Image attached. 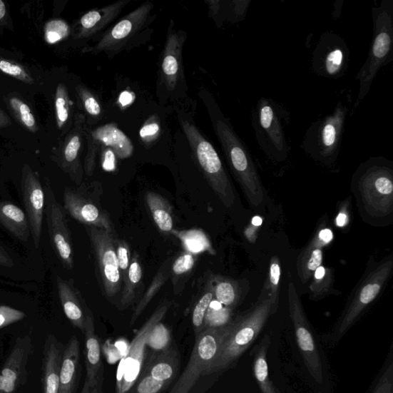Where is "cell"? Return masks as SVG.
<instances>
[{
	"instance_id": "1",
	"label": "cell",
	"mask_w": 393,
	"mask_h": 393,
	"mask_svg": "<svg viewBox=\"0 0 393 393\" xmlns=\"http://www.w3.org/2000/svg\"><path fill=\"white\" fill-rule=\"evenodd\" d=\"M208 100L207 106L215 133L228 165L250 203L257 207L264 200V191L253 158L213 98H208Z\"/></svg>"
},
{
	"instance_id": "2",
	"label": "cell",
	"mask_w": 393,
	"mask_h": 393,
	"mask_svg": "<svg viewBox=\"0 0 393 393\" xmlns=\"http://www.w3.org/2000/svg\"><path fill=\"white\" fill-rule=\"evenodd\" d=\"M179 125L185 135L191 153L201 173L223 203L233 206L235 195L223 161L214 146L201 133L193 114L185 109L177 110Z\"/></svg>"
},
{
	"instance_id": "3",
	"label": "cell",
	"mask_w": 393,
	"mask_h": 393,
	"mask_svg": "<svg viewBox=\"0 0 393 393\" xmlns=\"http://www.w3.org/2000/svg\"><path fill=\"white\" fill-rule=\"evenodd\" d=\"M372 16L374 36L367 59L357 76L359 87L356 107L369 93L379 70L393 58V0H382L372 8Z\"/></svg>"
},
{
	"instance_id": "4",
	"label": "cell",
	"mask_w": 393,
	"mask_h": 393,
	"mask_svg": "<svg viewBox=\"0 0 393 393\" xmlns=\"http://www.w3.org/2000/svg\"><path fill=\"white\" fill-rule=\"evenodd\" d=\"M275 310V305L268 298L260 301L247 314L235 320L218 359L205 375L224 371L233 365L253 344Z\"/></svg>"
},
{
	"instance_id": "5",
	"label": "cell",
	"mask_w": 393,
	"mask_h": 393,
	"mask_svg": "<svg viewBox=\"0 0 393 393\" xmlns=\"http://www.w3.org/2000/svg\"><path fill=\"white\" fill-rule=\"evenodd\" d=\"M187 38V33L176 29L170 20L160 58L158 96L161 100L176 99L186 94L183 50Z\"/></svg>"
},
{
	"instance_id": "6",
	"label": "cell",
	"mask_w": 393,
	"mask_h": 393,
	"mask_svg": "<svg viewBox=\"0 0 393 393\" xmlns=\"http://www.w3.org/2000/svg\"><path fill=\"white\" fill-rule=\"evenodd\" d=\"M233 327L229 325L216 328H207L195 337V344L188 364L169 393H189L196 382L218 359L221 347Z\"/></svg>"
},
{
	"instance_id": "7",
	"label": "cell",
	"mask_w": 393,
	"mask_h": 393,
	"mask_svg": "<svg viewBox=\"0 0 393 393\" xmlns=\"http://www.w3.org/2000/svg\"><path fill=\"white\" fill-rule=\"evenodd\" d=\"M153 2L143 4L106 30L98 37L97 44L87 51L96 55L103 53L110 58L123 52L153 24Z\"/></svg>"
},
{
	"instance_id": "8",
	"label": "cell",
	"mask_w": 393,
	"mask_h": 393,
	"mask_svg": "<svg viewBox=\"0 0 393 393\" xmlns=\"http://www.w3.org/2000/svg\"><path fill=\"white\" fill-rule=\"evenodd\" d=\"M103 188L98 181L64 190V209L79 223L115 233V226L103 205Z\"/></svg>"
},
{
	"instance_id": "9",
	"label": "cell",
	"mask_w": 393,
	"mask_h": 393,
	"mask_svg": "<svg viewBox=\"0 0 393 393\" xmlns=\"http://www.w3.org/2000/svg\"><path fill=\"white\" fill-rule=\"evenodd\" d=\"M286 111L273 99L262 98L252 114V125L260 148L269 156L287 157L289 146L283 119Z\"/></svg>"
},
{
	"instance_id": "10",
	"label": "cell",
	"mask_w": 393,
	"mask_h": 393,
	"mask_svg": "<svg viewBox=\"0 0 393 393\" xmlns=\"http://www.w3.org/2000/svg\"><path fill=\"white\" fill-rule=\"evenodd\" d=\"M348 112V106L340 103L334 112L312 124L302 143L303 148L321 159L337 155L344 136Z\"/></svg>"
},
{
	"instance_id": "11",
	"label": "cell",
	"mask_w": 393,
	"mask_h": 393,
	"mask_svg": "<svg viewBox=\"0 0 393 393\" xmlns=\"http://www.w3.org/2000/svg\"><path fill=\"white\" fill-rule=\"evenodd\" d=\"M170 305V302L164 300L138 331L128 349L127 354L118 365L116 393H128L134 387L145 365L147 340L154 327L164 319Z\"/></svg>"
},
{
	"instance_id": "12",
	"label": "cell",
	"mask_w": 393,
	"mask_h": 393,
	"mask_svg": "<svg viewBox=\"0 0 393 393\" xmlns=\"http://www.w3.org/2000/svg\"><path fill=\"white\" fill-rule=\"evenodd\" d=\"M86 230L96 258L104 295L108 299L114 298L123 286L116 257V231L111 233L88 226H86Z\"/></svg>"
},
{
	"instance_id": "13",
	"label": "cell",
	"mask_w": 393,
	"mask_h": 393,
	"mask_svg": "<svg viewBox=\"0 0 393 393\" xmlns=\"http://www.w3.org/2000/svg\"><path fill=\"white\" fill-rule=\"evenodd\" d=\"M288 300L290 315L293 322L301 355L311 377L318 384H322L325 380V374L320 350L302 307L296 288L292 282L288 288Z\"/></svg>"
},
{
	"instance_id": "14",
	"label": "cell",
	"mask_w": 393,
	"mask_h": 393,
	"mask_svg": "<svg viewBox=\"0 0 393 393\" xmlns=\"http://www.w3.org/2000/svg\"><path fill=\"white\" fill-rule=\"evenodd\" d=\"M371 163L360 177L359 188L367 210L381 216L389 213L392 207V171L374 160Z\"/></svg>"
},
{
	"instance_id": "15",
	"label": "cell",
	"mask_w": 393,
	"mask_h": 393,
	"mask_svg": "<svg viewBox=\"0 0 393 393\" xmlns=\"http://www.w3.org/2000/svg\"><path fill=\"white\" fill-rule=\"evenodd\" d=\"M45 213L50 242L56 255L63 267L73 270L74 266L73 247L71 233L64 208L58 203L51 186L48 183L44 188Z\"/></svg>"
},
{
	"instance_id": "16",
	"label": "cell",
	"mask_w": 393,
	"mask_h": 393,
	"mask_svg": "<svg viewBox=\"0 0 393 393\" xmlns=\"http://www.w3.org/2000/svg\"><path fill=\"white\" fill-rule=\"evenodd\" d=\"M392 269V261L382 264L371 275L359 289L357 294L340 318L331 337V342H337L354 324L362 311L378 296Z\"/></svg>"
},
{
	"instance_id": "17",
	"label": "cell",
	"mask_w": 393,
	"mask_h": 393,
	"mask_svg": "<svg viewBox=\"0 0 393 393\" xmlns=\"http://www.w3.org/2000/svg\"><path fill=\"white\" fill-rule=\"evenodd\" d=\"M88 153L85 158L84 170L92 176L96 166V157L101 147L112 148L117 158L126 159L133 155L132 141L114 123L101 126L93 130H86Z\"/></svg>"
},
{
	"instance_id": "18",
	"label": "cell",
	"mask_w": 393,
	"mask_h": 393,
	"mask_svg": "<svg viewBox=\"0 0 393 393\" xmlns=\"http://www.w3.org/2000/svg\"><path fill=\"white\" fill-rule=\"evenodd\" d=\"M349 50L335 34L322 35L313 54V69L320 76L338 78L344 76L349 64Z\"/></svg>"
},
{
	"instance_id": "19",
	"label": "cell",
	"mask_w": 393,
	"mask_h": 393,
	"mask_svg": "<svg viewBox=\"0 0 393 393\" xmlns=\"http://www.w3.org/2000/svg\"><path fill=\"white\" fill-rule=\"evenodd\" d=\"M21 191L30 233L35 247L38 249L45 213V191L37 174L27 165L23 168Z\"/></svg>"
},
{
	"instance_id": "20",
	"label": "cell",
	"mask_w": 393,
	"mask_h": 393,
	"mask_svg": "<svg viewBox=\"0 0 393 393\" xmlns=\"http://www.w3.org/2000/svg\"><path fill=\"white\" fill-rule=\"evenodd\" d=\"M33 352L30 337H19L0 371V393H15L27 375L28 361Z\"/></svg>"
},
{
	"instance_id": "21",
	"label": "cell",
	"mask_w": 393,
	"mask_h": 393,
	"mask_svg": "<svg viewBox=\"0 0 393 393\" xmlns=\"http://www.w3.org/2000/svg\"><path fill=\"white\" fill-rule=\"evenodd\" d=\"M86 337V382L92 390L103 392L104 366L100 340L96 332L92 311L87 315L84 330Z\"/></svg>"
},
{
	"instance_id": "22",
	"label": "cell",
	"mask_w": 393,
	"mask_h": 393,
	"mask_svg": "<svg viewBox=\"0 0 393 393\" xmlns=\"http://www.w3.org/2000/svg\"><path fill=\"white\" fill-rule=\"evenodd\" d=\"M75 128L66 143L63 156L59 161L60 167L66 173L76 185L83 183V168L81 163L80 153L83 149V133L86 118L83 115L76 118Z\"/></svg>"
},
{
	"instance_id": "23",
	"label": "cell",
	"mask_w": 393,
	"mask_h": 393,
	"mask_svg": "<svg viewBox=\"0 0 393 393\" xmlns=\"http://www.w3.org/2000/svg\"><path fill=\"white\" fill-rule=\"evenodd\" d=\"M130 2L131 0H119L105 7L91 10L80 19L78 37L88 39L102 35Z\"/></svg>"
},
{
	"instance_id": "24",
	"label": "cell",
	"mask_w": 393,
	"mask_h": 393,
	"mask_svg": "<svg viewBox=\"0 0 393 393\" xmlns=\"http://www.w3.org/2000/svg\"><path fill=\"white\" fill-rule=\"evenodd\" d=\"M56 282L59 300L66 317L75 327L83 332L90 310L73 280L57 277Z\"/></svg>"
},
{
	"instance_id": "25",
	"label": "cell",
	"mask_w": 393,
	"mask_h": 393,
	"mask_svg": "<svg viewBox=\"0 0 393 393\" xmlns=\"http://www.w3.org/2000/svg\"><path fill=\"white\" fill-rule=\"evenodd\" d=\"M180 356L176 344H171L167 349L154 352L144 365L142 372L154 379L170 385L178 374Z\"/></svg>"
},
{
	"instance_id": "26",
	"label": "cell",
	"mask_w": 393,
	"mask_h": 393,
	"mask_svg": "<svg viewBox=\"0 0 393 393\" xmlns=\"http://www.w3.org/2000/svg\"><path fill=\"white\" fill-rule=\"evenodd\" d=\"M63 352L62 345L53 335H49L45 342L43 360V393H58L60 369H61Z\"/></svg>"
},
{
	"instance_id": "27",
	"label": "cell",
	"mask_w": 393,
	"mask_h": 393,
	"mask_svg": "<svg viewBox=\"0 0 393 393\" xmlns=\"http://www.w3.org/2000/svg\"><path fill=\"white\" fill-rule=\"evenodd\" d=\"M79 358V342L73 337L63 351L58 393H76L80 372Z\"/></svg>"
},
{
	"instance_id": "28",
	"label": "cell",
	"mask_w": 393,
	"mask_h": 393,
	"mask_svg": "<svg viewBox=\"0 0 393 393\" xmlns=\"http://www.w3.org/2000/svg\"><path fill=\"white\" fill-rule=\"evenodd\" d=\"M0 223L14 237L22 241H27L30 228L24 211L9 201L0 203Z\"/></svg>"
},
{
	"instance_id": "29",
	"label": "cell",
	"mask_w": 393,
	"mask_h": 393,
	"mask_svg": "<svg viewBox=\"0 0 393 393\" xmlns=\"http://www.w3.org/2000/svg\"><path fill=\"white\" fill-rule=\"evenodd\" d=\"M251 1H205L209 7V15L216 24L221 25L225 20L230 23H238L247 14Z\"/></svg>"
},
{
	"instance_id": "30",
	"label": "cell",
	"mask_w": 393,
	"mask_h": 393,
	"mask_svg": "<svg viewBox=\"0 0 393 393\" xmlns=\"http://www.w3.org/2000/svg\"><path fill=\"white\" fill-rule=\"evenodd\" d=\"M146 203L155 225L161 233L170 234L174 230L173 210L168 200L154 191H148Z\"/></svg>"
},
{
	"instance_id": "31",
	"label": "cell",
	"mask_w": 393,
	"mask_h": 393,
	"mask_svg": "<svg viewBox=\"0 0 393 393\" xmlns=\"http://www.w3.org/2000/svg\"><path fill=\"white\" fill-rule=\"evenodd\" d=\"M270 344V337L266 335L255 349L254 359L255 376L262 393H280L272 382L269 376L267 354Z\"/></svg>"
},
{
	"instance_id": "32",
	"label": "cell",
	"mask_w": 393,
	"mask_h": 393,
	"mask_svg": "<svg viewBox=\"0 0 393 393\" xmlns=\"http://www.w3.org/2000/svg\"><path fill=\"white\" fill-rule=\"evenodd\" d=\"M143 271L139 256L135 253L131 260L128 276L123 284L122 299L121 305L125 308L133 303L136 299L137 291L142 286Z\"/></svg>"
},
{
	"instance_id": "33",
	"label": "cell",
	"mask_w": 393,
	"mask_h": 393,
	"mask_svg": "<svg viewBox=\"0 0 393 393\" xmlns=\"http://www.w3.org/2000/svg\"><path fill=\"white\" fill-rule=\"evenodd\" d=\"M215 298L224 307L233 309L238 304L240 293L236 282L223 277L213 278Z\"/></svg>"
},
{
	"instance_id": "34",
	"label": "cell",
	"mask_w": 393,
	"mask_h": 393,
	"mask_svg": "<svg viewBox=\"0 0 393 393\" xmlns=\"http://www.w3.org/2000/svg\"><path fill=\"white\" fill-rule=\"evenodd\" d=\"M170 259L160 268L157 275L154 277L152 284L146 292V294L142 300H140L137 305L130 324L133 325L138 318L143 314L144 310L148 307L150 300L158 294V292L165 284L170 274Z\"/></svg>"
},
{
	"instance_id": "35",
	"label": "cell",
	"mask_w": 393,
	"mask_h": 393,
	"mask_svg": "<svg viewBox=\"0 0 393 393\" xmlns=\"http://www.w3.org/2000/svg\"><path fill=\"white\" fill-rule=\"evenodd\" d=\"M178 238L189 253L197 255L211 250L210 241L206 235L200 230H178L171 233Z\"/></svg>"
},
{
	"instance_id": "36",
	"label": "cell",
	"mask_w": 393,
	"mask_h": 393,
	"mask_svg": "<svg viewBox=\"0 0 393 393\" xmlns=\"http://www.w3.org/2000/svg\"><path fill=\"white\" fill-rule=\"evenodd\" d=\"M215 299L213 278L209 279L204 293L197 301L193 313V324L195 337L205 330V320L207 311Z\"/></svg>"
},
{
	"instance_id": "37",
	"label": "cell",
	"mask_w": 393,
	"mask_h": 393,
	"mask_svg": "<svg viewBox=\"0 0 393 393\" xmlns=\"http://www.w3.org/2000/svg\"><path fill=\"white\" fill-rule=\"evenodd\" d=\"M230 316V309L220 305L217 300H213L207 311L205 320V330L225 327Z\"/></svg>"
},
{
	"instance_id": "38",
	"label": "cell",
	"mask_w": 393,
	"mask_h": 393,
	"mask_svg": "<svg viewBox=\"0 0 393 393\" xmlns=\"http://www.w3.org/2000/svg\"><path fill=\"white\" fill-rule=\"evenodd\" d=\"M56 119L59 128H62L70 117V101L67 89L63 84H59L56 96Z\"/></svg>"
},
{
	"instance_id": "39",
	"label": "cell",
	"mask_w": 393,
	"mask_h": 393,
	"mask_svg": "<svg viewBox=\"0 0 393 393\" xmlns=\"http://www.w3.org/2000/svg\"><path fill=\"white\" fill-rule=\"evenodd\" d=\"M77 91L86 113L93 118H101L103 115V108L93 93L85 86L78 87Z\"/></svg>"
},
{
	"instance_id": "40",
	"label": "cell",
	"mask_w": 393,
	"mask_h": 393,
	"mask_svg": "<svg viewBox=\"0 0 393 393\" xmlns=\"http://www.w3.org/2000/svg\"><path fill=\"white\" fill-rule=\"evenodd\" d=\"M168 387L165 382L158 381L145 372H141L133 388V393H163Z\"/></svg>"
},
{
	"instance_id": "41",
	"label": "cell",
	"mask_w": 393,
	"mask_h": 393,
	"mask_svg": "<svg viewBox=\"0 0 393 393\" xmlns=\"http://www.w3.org/2000/svg\"><path fill=\"white\" fill-rule=\"evenodd\" d=\"M146 344L154 352L163 351L171 344L169 330L164 325L161 324V322L150 332Z\"/></svg>"
},
{
	"instance_id": "42",
	"label": "cell",
	"mask_w": 393,
	"mask_h": 393,
	"mask_svg": "<svg viewBox=\"0 0 393 393\" xmlns=\"http://www.w3.org/2000/svg\"><path fill=\"white\" fill-rule=\"evenodd\" d=\"M116 252L118 260V265L121 275L123 278V285L128 276V270L132 260V254H131L130 247L128 242L124 240H116Z\"/></svg>"
},
{
	"instance_id": "43",
	"label": "cell",
	"mask_w": 393,
	"mask_h": 393,
	"mask_svg": "<svg viewBox=\"0 0 393 393\" xmlns=\"http://www.w3.org/2000/svg\"><path fill=\"white\" fill-rule=\"evenodd\" d=\"M10 105L15 111V113L19 118L20 122L31 132H36L37 127L36 125V119L31 113V109L21 100L17 98L10 99Z\"/></svg>"
},
{
	"instance_id": "44",
	"label": "cell",
	"mask_w": 393,
	"mask_h": 393,
	"mask_svg": "<svg viewBox=\"0 0 393 393\" xmlns=\"http://www.w3.org/2000/svg\"><path fill=\"white\" fill-rule=\"evenodd\" d=\"M69 33L68 25L63 20H53L46 27V39L50 44H56L66 38Z\"/></svg>"
},
{
	"instance_id": "45",
	"label": "cell",
	"mask_w": 393,
	"mask_h": 393,
	"mask_svg": "<svg viewBox=\"0 0 393 393\" xmlns=\"http://www.w3.org/2000/svg\"><path fill=\"white\" fill-rule=\"evenodd\" d=\"M195 255L185 252L174 261L171 270L175 278L189 274L195 265L196 259Z\"/></svg>"
},
{
	"instance_id": "46",
	"label": "cell",
	"mask_w": 393,
	"mask_h": 393,
	"mask_svg": "<svg viewBox=\"0 0 393 393\" xmlns=\"http://www.w3.org/2000/svg\"><path fill=\"white\" fill-rule=\"evenodd\" d=\"M26 317L23 311L5 305H0V329L15 324Z\"/></svg>"
},
{
	"instance_id": "47",
	"label": "cell",
	"mask_w": 393,
	"mask_h": 393,
	"mask_svg": "<svg viewBox=\"0 0 393 393\" xmlns=\"http://www.w3.org/2000/svg\"><path fill=\"white\" fill-rule=\"evenodd\" d=\"M280 278V265L278 258L274 257L270 266V285L272 303L277 305L278 285Z\"/></svg>"
},
{
	"instance_id": "48",
	"label": "cell",
	"mask_w": 393,
	"mask_h": 393,
	"mask_svg": "<svg viewBox=\"0 0 393 393\" xmlns=\"http://www.w3.org/2000/svg\"><path fill=\"white\" fill-rule=\"evenodd\" d=\"M0 70L7 75L23 81L24 83L29 84L33 83V78L26 73L21 66L6 61V60H0Z\"/></svg>"
},
{
	"instance_id": "49",
	"label": "cell",
	"mask_w": 393,
	"mask_h": 393,
	"mask_svg": "<svg viewBox=\"0 0 393 393\" xmlns=\"http://www.w3.org/2000/svg\"><path fill=\"white\" fill-rule=\"evenodd\" d=\"M393 392V364H390L379 378L372 393H392Z\"/></svg>"
},
{
	"instance_id": "50",
	"label": "cell",
	"mask_w": 393,
	"mask_h": 393,
	"mask_svg": "<svg viewBox=\"0 0 393 393\" xmlns=\"http://www.w3.org/2000/svg\"><path fill=\"white\" fill-rule=\"evenodd\" d=\"M160 133V126L155 121H148L140 130L139 136L146 143L155 140Z\"/></svg>"
},
{
	"instance_id": "51",
	"label": "cell",
	"mask_w": 393,
	"mask_h": 393,
	"mask_svg": "<svg viewBox=\"0 0 393 393\" xmlns=\"http://www.w3.org/2000/svg\"><path fill=\"white\" fill-rule=\"evenodd\" d=\"M99 153L103 168L106 170H113L116 168L117 158L114 150L108 147H101L98 149Z\"/></svg>"
},
{
	"instance_id": "52",
	"label": "cell",
	"mask_w": 393,
	"mask_h": 393,
	"mask_svg": "<svg viewBox=\"0 0 393 393\" xmlns=\"http://www.w3.org/2000/svg\"><path fill=\"white\" fill-rule=\"evenodd\" d=\"M322 260V253L320 248H317L312 252L311 256L308 260L307 268L310 271H315L321 266Z\"/></svg>"
},
{
	"instance_id": "53",
	"label": "cell",
	"mask_w": 393,
	"mask_h": 393,
	"mask_svg": "<svg viewBox=\"0 0 393 393\" xmlns=\"http://www.w3.org/2000/svg\"><path fill=\"white\" fill-rule=\"evenodd\" d=\"M136 99V95L130 91H123L118 97V102L121 106H128L132 105Z\"/></svg>"
},
{
	"instance_id": "54",
	"label": "cell",
	"mask_w": 393,
	"mask_h": 393,
	"mask_svg": "<svg viewBox=\"0 0 393 393\" xmlns=\"http://www.w3.org/2000/svg\"><path fill=\"white\" fill-rule=\"evenodd\" d=\"M0 266L12 267L14 266V260L10 257L7 252L0 246Z\"/></svg>"
},
{
	"instance_id": "55",
	"label": "cell",
	"mask_w": 393,
	"mask_h": 393,
	"mask_svg": "<svg viewBox=\"0 0 393 393\" xmlns=\"http://www.w3.org/2000/svg\"><path fill=\"white\" fill-rule=\"evenodd\" d=\"M319 238L324 243L327 244L332 239V231L330 229L322 230L319 234Z\"/></svg>"
},
{
	"instance_id": "56",
	"label": "cell",
	"mask_w": 393,
	"mask_h": 393,
	"mask_svg": "<svg viewBox=\"0 0 393 393\" xmlns=\"http://www.w3.org/2000/svg\"><path fill=\"white\" fill-rule=\"evenodd\" d=\"M10 125V121L8 116L0 110V127H5Z\"/></svg>"
},
{
	"instance_id": "57",
	"label": "cell",
	"mask_w": 393,
	"mask_h": 393,
	"mask_svg": "<svg viewBox=\"0 0 393 393\" xmlns=\"http://www.w3.org/2000/svg\"><path fill=\"white\" fill-rule=\"evenodd\" d=\"M347 216L344 213H340L337 218V224L339 227H342L346 225Z\"/></svg>"
},
{
	"instance_id": "58",
	"label": "cell",
	"mask_w": 393,
	"mask_h": 393,
	"mask_svg": "<svg viewBox=\"0 0 393 393\" xmlns=\"http://www.w3.org/2000/svg\"><path fill=\"white\" fill-rule=\"evenodd\" d=\"M325 274L326 270L324 267L320 266L315 270V277L317 280H321L325 276Z\"/></svg>"
},
{
	"instance_id": "59",
	"label": "cell",
	"mask_w": 393,
	"mask_h": 393,
	"mask_svg": "<svg viewBox=\"0 0 393 393\" xmlns=\"http://www.w3.org/2000/svg\"><path fill=\"white\" fill-rule=\"evenodd\" d=\"M81 393H103V392L100 391H95L90 389L88 384L86 382H85V385L83 387V389Z\"/></svg>"
},
{
	"instance_id": "60",
	"label": "cell",
	"mask_w": 393,
	"mask_h": 393,
	"mask_svg": "<svg viewBox=\"0 0 393 393\" xmlns=\"http://www.w3.org/2000/svg\"><path fill=\"white\" fill-rule=\"evenodd\" d=\"M6 13V6L2 0H0V19H2Z\"/></svg>"
},
{
	"instance_id": "61",
	"label": "cell",
	"mask_w": 393,
	"mask_h": 393,
	"mask_svg": "<svg viewBox=\"0 0 393 393\" xmlns=\"http://www.w3.org/2000/svg\"><path fill=\"white\" fill-rule=\"evenodd\" d=\"M262 223H263V220H262V218L260 217H255L253 220H252V224L253 225L259 227L262 225Z\"/></svg>"
}]
</instances>
